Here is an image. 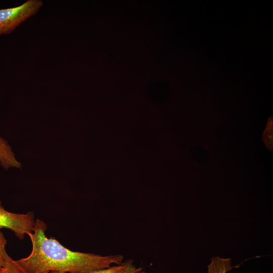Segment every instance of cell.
Listing matches in <instances>:
<instances>
[{"mask_svg":"<svg viewBox=\"0 0 273 273\" xmlns=\"http://www.w3.org/2000/svg\"><path fill=\"white\" fill-rule=\"evenodd\" d=\"M47 226L35 220L33 231L28 235L32 242L30 254L18 263L28 273H88L122 263V255L101 256L72 251L58 241L46 236Z\"/></svg>","mask_w":273,"mask_h":273,"instance_id":"cell-1","label":"cell"},{"mask_svg":"<svg viewBox=\"0 0 273 273\" xmlns=\"http://www.w3.org/2000/svg\"><path fill=\"white\" fill-rule=\"evenodd\" d=\"M41 0H28L21 5L0 9V36L11 33L43 6Z\"/></svg>","mask_w":273,"mask_h":273,"instance_id":"cell-2","label":"cell"},{"mask_svg":"<svg viewBox=\"0 0 273 273\" xmlns=\"http://www.w3.org/2000/svg\"><path fill=\"white\" fill-rule=\"evenodd\" d=\"M35 220L32 212L18 214L9 212L3 207L0 201V229L3 228L12 230L19 239L33 231Z\"/></svg>","mask_w":273,"mask_h":273,"instance_id":"cell-3","label":"cell"},{"mask_svg":"<svg viewBox=\"0 0 273 273\" xmlns=\"http://www.w3.org/2000/svg\"><path fill=\"white\" fill-rule=\"evenodd\" d=\"M0 164L5 169L20 168L21 163L18 161L8 142L0 136Z\"/></svg>","mask_w":273,"mask_h":273,"instance_id":"cell-4","label":"cell"},{"mask_svg":"<svg viewBox=\"0 0 273 273\" xmlns=\"http://www.w3.org/2000/svg\"><path fill=\"white\" fill-rule=\"evenodd\" d=\"M142 271V268L137 267L132 259H129L119 264H116L107 268L96 270L88 273H138ZM50 273H61L51 272Z\"/></svg>","mask_w":273,"mask_h":273,"instance_id":"cell-5","label":"cell"},{"mask_svg":"<svg viewBox=\"0 0 273 273\" xmlns=\"http://www.w3.org/2000/svg\"><path fill=\"white\" fill-rule=\"evenodd\" d=\"M241 264L237 266H232L230 258L213 257L207 266V273H227L233 268L239 267Z\"/></svg>","mask_w":273,"mask_h":273,"instance_id":"cell-6","label":"cell"},{"mask_svg":"<svg viewBox=\"0 0 273 273\" xmlns=\"http://www.w3.org/2000/svg\"><path fill=\"white\" fill-rule=\"evenodd\" d=\"M0 273H28L21 266L17 260L13 259L8 254L7 255L5 264L0 269Z\"/></svg>","mask_w":273,"mask_h":273,"instance_id":"cell-7","label":"cell"},{"mask_svg":"<svg viewBox=\"0 0 273 273\" xmlns=\"http://www.w3.org/2000/svg\"><path fill=\"white\" fill-rule=\"evenodd\" d=\"M7 240L0 229V269L5 264L7 253L5 250Z\"/></svg>","mask_w":273,"mask_h":273,"instance_id":"cell-8","label":"cell"}]
</instances>
